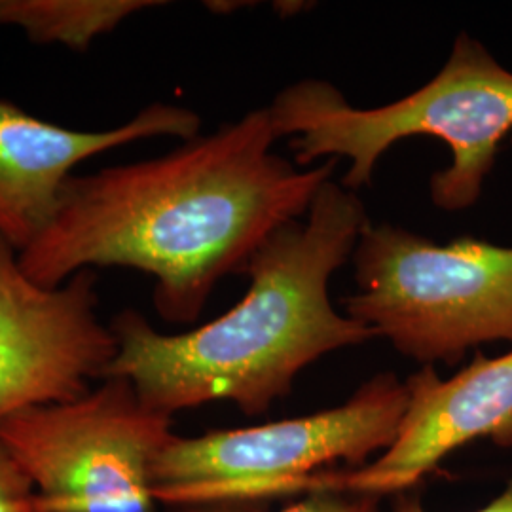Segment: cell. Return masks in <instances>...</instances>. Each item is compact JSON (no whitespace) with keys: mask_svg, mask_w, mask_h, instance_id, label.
Instances as JSON below:
<instances>
[{"mask_svg":"<svg viewBox=\"0 0 512 512\" xmlns=\"http://www.w3.org/2000/svg\"><path fill=\"white\" fill-rule=\"evenodd\" d=\"M511 143H512V139H511Z\"/></svg>","mask_w":512,"mask_h":512,"instance_id":"obj_14","label":"cell"},{"mask_svg":"<svg viewBox=\"0 0 512 512\" xmlns=\"http://www.w3.org/2000/svg\"><path fill=\"white\" fill-rule=\"evenodd\" d=\"M378 497L351 492H313L293 499L279 512H380ZM179 512H239L228 509H181Z\"/></svg>","mask_w":512,"mask_h":512,"instance_id":"obj_12","label":"cell"},{"mask_svg":"<svg viewBox=\"0 0 512 512\" xmlns=\"http://www.w3.org/2000/svg\"><path fill=\"white\" fill-rule=\"evenodd\" d=\"M275 141L270 110H253L160 158L73 175L19 266L48 289L95 266L141 270L160 317L194 323L220 279L304 219L336 171L338 160L298 169Z\"/></svg>","mask_w":512,"mask_h":512,"instance_id":"obj_1","label":"cell"},{"mask_svg":"<svg viewBox=\"0 0 512 512\" xmlns=\"http://www.w3.org/2000/svg\"><path fill=\"white\" fill-rule=\"evenodd\" d=\"M277 139L291 135L296 165L351 162L342 186L361 190L395 143L431 135L452 150V165L429 181L442 211L473 207L512 131V73L478 40L461 33L440 73L420 90L376 109H359L327 80H300L268 107Z\"/></svg>","mask_w":512,"mask_h":512,"instance_id":"obj_3","label":"cell"},{"mask_svg":"<svg viewBox=\"0 0 512 512\" xmlns=\"http://www.w3.org/2000/svg\"><path fill=\"white\" fill-rule=\"evenodd\" d=\"M404 384L408 404L395 442L359 469L317 476L313 492L393 497L414 490L471 442L492 440L512 448V349L499 357L476 351L471 365L446 380L435 366L423 365Z\"/></svg>","mask_w":512,"mask_h":512,"instance_id":"obj_8","label":"cell"},{"mask_svg":"<svg viewBox=\"0 0 512 512\" xmlns=\"http://www.w3.org/2000/svg\"><path fill=\"white\" fill-rule=\"evenodd\" d=\"M200 128L194 110L154 103L124 126L80 131L0 99V238L18 253L29 247L54 219L63 186L84 160L158 135L190 141Z\"/></svg>","mask_w":512,"mask_h":512,"instance_id":"obj_9","label":"cell"},{"mask_svg":"<svg viewBox=\"0 0 512 512\" xmlns=\"http://www.w3.org/2000/svg\"><path fill=\"white\" fill-rule=\"evenodd\" d=\"M408 389L380 372L346 403L241 429L173 435L152 467V494L175 509L249 512L311 492L317 476L359 469L395 442Z\"/></svg>","mask_w":512,"mask_h":512,"instance_id":"obj_4","label":"cell"},{"mask_svg":"<svg viewBox=\"0 0 512 512\" xmlns=\"http://www.w3.org/2000/svg\"><path fill=\"white\" fill-rule=\"evenodd\" d=\"M366 224L357 192L330 179L306 220L281 226L256 249L243 268L249 291L215 321L162 334L139 311L118 313L110 323L118 351L105 378L128 380L145 406L169 418L215 401L266 414L306 366L378 338L329 296L330 277L353 256Z\"/></svg>","mask_w":512,"mask_h":512,"instance_id":"obj_2","label":"cell"},{"mask_svg":"<svg viewBox=\"0 0 512 512\" xmlns=\"http://www.w3.org/2000/svg\"><path fill=\"white\" fill-rule=\"evenodd\" d=\"M391 512H427L420 494L416 490H408L403 494L393 495ZM475 512H512V475L507 486L492 499L488 505Z\"/></svg>","mask_w":512,"mask_h":512,"instance_id":"obj_13","label":"cell"},{"mask_svg":"<svg viewBox=\"0 0 512 512\" xmlns=\"http://www.w3.org/2000/svg\"><path fill=\"white\" fill-rule=\"evenodd\" d=\"M346 315L421 365H458L469 349L512 344V247L437 245L401 226L366 224L351 256Z\"/></svg>","mask_w":512,"mask_h":512,"instance_id":"obj_5","label":"cell"},{"mask_svg":"<svg viewBox=\"0 0 512 512\" xmlns=\"http://www.w3.org/2000/svg\"><path fill=\"white\" fill-rule=\"evenodd\" d=\"M124 378L71 403L0 421V440L37 492V512H158L152 467L173 437Z\"/></svg>","mask_w":512,"mask_h":512,"instance_id":"obj_6","label":"cell"},{"mask_svg":"<svg viewBox=\"0 0 512 512\" xmlns=\"http://www.w3.org/2000/svg\"><path fill=\"white\" fill-rule=\"evenodd\" d=\"M18 255L0 238V421L84 397L118 351L97 315L92 270L48 289L27 277Z\"/></svg>","mask_w":512,"mask_h":512,"instance_id":"obj_7","label":"cell"},{"mask_svg":"<svg viewBox=\"0 0 512 512\" xmlns=\"http://www.w3.org/2000/svg\"><path fill=\"white\" fill-rule=\"evenodd\" d=\"M0 512H37V492L18 459L0 440Z\"/></svg>","mask_w":512,"mask_h":512,"instance_id":"obj_11","label":"cell"},{"mask_svg":"<svg viewBox=\"0 0 512 512\" xmlns=\"http://www.w3.org/2000/svg\"><path fill=\"white\" fill-rule=\"evenodd\" d=\"M162 4L152 0H0V23L16 25L40 44L88 50L93 38L109 33L131 14Z\"/></svg>","mask_w":512,"mask_h":512,"instance_id":"obj_10","label":"cell"}]
</instances>
